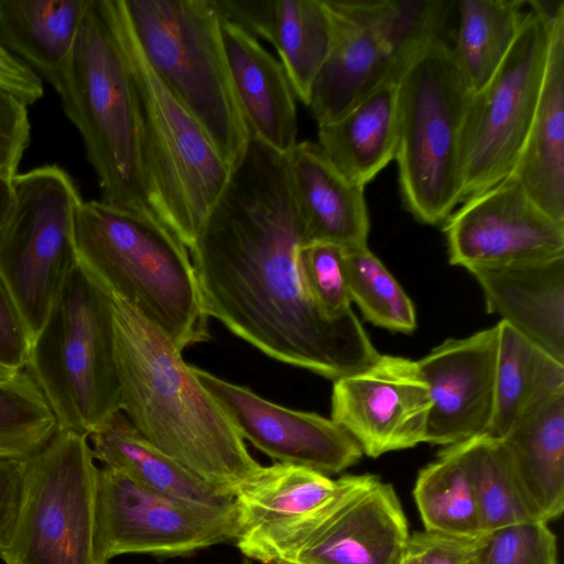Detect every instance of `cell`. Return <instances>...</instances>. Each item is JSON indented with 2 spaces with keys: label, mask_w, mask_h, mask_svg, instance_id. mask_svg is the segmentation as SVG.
Instances as JSON below:
<instances>
[{
  "label": "cell",
  "mask_w": 564,
  "mask_h": 564,
  "mask_svg": "<svg viewBox=\"0 0 564 564\" xmlns=\"http://www.w3.org/2000/svg\"><path fill=\"white\" fill-rule=\"evenodd\" d=\"M303 246L285 155L251 135L189 249L205 312L264 355L335 381L380 354L355 313L334 321L315 305Z\"/></svg>",
  "instance_id": "obj_1"
},
{
  "label": "cell",
  "mask_w": 564,
  "mask_h": 564,
  "mask_svg": "<svg viewBox=\"0 0 564 564\" xmlns=\"http://www.w3.org/2000/svg\"><path fill=\"white\" fill-rule=\"evenodd\" d=\"M109 297L122 413L151 444L235 496L262 465L182 351L124 301Z\"/></svg>",
  "instance_id": "obj_2"
},
{
  "label": "cell",
  "mask_w": 564,
  "mask_h": 564,
  "mask_svg": "<svg viewBox=\"0 0 564 564\" xmlns=\"http://www.w3.org/2000/svg\"><path fill=\"white\" fill-rule=\"evenodd\" d=\"M74 246L77 265L180 351L210 338L188 249L153 213L82 200Z\"/></svg>",
  "instance_id": "obj_3"
},
{
  "label": "cell",
  "mask_w": 564,
  "mask_h": 564,
  "mask_svg": "<svg viewBox=\"0 0 564 564\" xmlns=\"http://www.w3.org/2000/svg\"><path fill=\"white\" fill-rule=\"evenodd\" d=\"M127 59L139 104L148 197L155 216L189 250L232 167L145 57L122 0H100Z\"/></svg>",
  "instance_id": "obj_4"
},
{
  "label": "cell",
  "mask_w": 564,
  "mask_h": 564,
  "mask_svg": "<svg viewBox=\"0 0 564 564\" xmlns=\"http://www.w3.org/2000/svg\"><path fill=\"white\" fill-rule=\"evenodd\" d=\"M57 93L66 116L83 138L87 160L98 178L99 200L153 213L143 166L137 93L100 0H93L84 19Z\"/></svg>",
  "instance_id": "obj_5"
},
{
  "label": "cell",
  "mask_w": 564,
  "mask_h": 564,
  "mask_svg": "<svg viewBox=\"0 0 564 564\" xmlns=\"http://www.w3.org/2000/svg\"><path fill=\"white\" fill-rule=\"evenodd\" d=\"M471 89L452 46L437 37L398 80L395 161L402 200L421 223H444L462 203V133Z\"/></svg>",
  "instance_id": "obj_6"
},
{
  "label": "cell",
  "mask_w": 564,
  "mask_h": 564,
  "mask_svg": "<svg viewBox=\"0 0 564 564\" xmlns=\"http://www.w3.org/2000/svg\"><path fill=\"white\" fill-rule=\"evenodd\" d=\"M25 370L58 429L89 435L122 412L110 297L78 265L33 339Z\"/></svg>",
  "instance_id": "obj_7"
},
{
  "label": "cell",
  "mask_w": 564,
  "mask_h": 564,
  "mask_svg": "<svg viewBox=\"0 0 564 564\" xmlns=\"http://www.w3.org/2000/svg\"><path fill=\"white\" fill-rule=\"evenodd\" d=\"M150 65L234 167L251 138L214 0H122Z\"/></svg>",
  "instance_id": "obj_8"
},
{
  "label": "cell",
  "mask_w": 564,
  "mask_h": 564,
  "mask_svg": "<svg viewBox=\"0 0 564 564\" xmlns=\"http://www.w3.org/2000/svg\"><path fill=\"white\" fill-rule=\"evenodd\" d=\"M95 460L88 435L65 429L25 459L17 514L0 546L4 564H109Z\"/></svg>",
  "instance_id": "obj_9"
},
{
  "label": "cell",
  "mask_w": 564,
  "mask_h": 564,
  "mask_svg": "<svg viewBox=\"0 0 564 564\" xmlns=\"http://www.w3.org/2000/svg\"><path fill=\"white\" fill-rule=\"evenodd\" d=\"M332 28L327 56L311 89L318 124L329 122L380 83L399 77L411 57L441 37L445 0H325Z\"/></svg>",
  "instance_id": "obj_10"
},
{
  "label": "cell",
  "mask_w": 564,
  "mask_h": 564,
  "mask_svg": "<svg viewBox=\"0 0 564 564\" xmlns=\"http://www.w3.org/2000/svg\"><path fill=\"white\" fill-rule=\"evenodd\" d=\"M12 188L0 230V275L33 341L77 265L74 216L83 199L56 164L18 173Z\"/></svg>",
  "instance_id": "obj_11"
},
{
  "label": "cell",
  "mask_w": 564,
  "mask_h": 564,
  "mask_svg": "<svg viewBox=\"0 0 564 564\" xmlns=\"http://www.w3.org/2000/svg\"><path fill=\"white\" fill-rule=\"evenodd\" d=\"M502 63L471 94L462 133V202L508 176L531 126L545 73L551 25L564 0L527 1Z\"/></svg>",
  "instance_id": "obj_12"
},
{
  "label": "cell",
  "mask_w": 564,
  "mask_h": 564,
  "mask_svg": "<svg viewBox=\"0 0 564 564\" xmlns=\"http://www.w3.org/2000/svg\"><path fill=\"white\" fill-rule=\"evenodd\" d=\"M343 479L333 501L283 544L272 562L400 564L410 533L393 487L368 474Z\"/></svg>",
  "instance_id": "obj_13"
},
{
  "label": "cell",
  "mask_w": 564,
  "mask_h": 564,
  "mask_svg": "<svg viewBox=\"0 0 564 564\" xmlns=\"http://www.w3.org/2000/svg\"><path fill=\"white\" fill-rule=\"evenodd\" d=\"M99 524L106 556L130 553L178 556L235 542L236 513H223L153 491L104 466Z\"/></svg>",
  "instance_id": "obj_14"
},
{
  "label": "cell",
  "mask_w": 564,
  "mask_h": 564,
  "mask_svg": "<svg viewBox=\"0 0 564 564\" xmlns=\"http://www.w3.org/2000/svg\"><path fill=\"white\" fill-rule=\"evenodd\" d=\"M443 230L449 262L467 270L564 254V224L538 207L512 173L466 198Z\"/></svg>",
  "instance_id": "obj_15"
},
{
  "label": "cell",
  "mask_w": 564,
  "mask_h": 564,
  "mask_svg": "<svg viewBox=\"0 0 564 564\" xmlns=\"http://www.w3.org/2000/svg\"><path fill=\"white\" fill-rule=\"evenodd\" d=\"M431 399L416 361L380 355L334 381L332 420L378 457L425 441Z\"/></svg>",
  "instance_id": "obj_16"
},
{
  "label": "cell",
  "mask_w": 564,
  "mask_h": 564,
  "mask_svg": "<svg viewBox=\"0 0 564 564\" xmlns=\"http://www.w3.org/2000/svg\"><path fill=\"white\" fill-rule=\"evenodd\" d=\"M243 438L278 463L325 475L340 473L362 456L359 444L332 419L275 404L251 389L193 367Z\"/></svg>",
  "instance_id": "obj_17"
},
{
  "label": "cell",
  "mask_w": 564,
  "mask_h": 564,
  "mask_svg": "<svg viewBox=\"0 0 564 564\" xmlns=\"http://www.w3.org/2000/svg\"><path fill=\"white\" fill-rule=\"evenodd\" d=\"M497 325L446 339L416 361L431 399L425 443L457 445L484 436L495 395Z\"/></svg>",
  "instance_id": "obj_18"
},
{
  "label": "cell",
  "mask_w": 564,
  "mask_h": 564,
  "mask_svg": "<svg viewBox=\"0 0 564 564\" xmlns=\"http://www.w3.org/2000/svg\"><path fill=\"white\" fill-rule=\"evenodd\" d=\"M317 470L274 463L235 492L236 546L246 558L269 564L276 551L323 511L343 487Z\"/></svg>",
  "instance_id": "obj_19"
},
{
  "label": "cell",
  "mask_w": 564,
  "mask_h": 564,
  "mask_svg": "<svg viewBox=\"0 0 564 564\" xmlns=\"http://www.w3.org/2000/svg\"><path fill=\"white\" fill-rule=\"evenodd\" d=\"M468 271L489 313L564 364V254Z\"/></svg>",
  "instance_id": "obj_20"
},
{
  "label": "cell",
  "mask_w": 564,
  "mask_h": 564,
  "mask_svg": "<svg viewBox=\"0 0 564 564\" xmlns=\"http://www.w3.org/2000/svg\"><path fill=\"white\" fill-rule=\"evenodd\" d=\"M219 17L278 52L294 95L308 105L327 56L332 28L325 0H214Z\"/></svg>",
  "instance_id": "obj_21"
},
{
  "label": "cell",
  "mask_w": 564,
  "mask_h": 564,
  "mask_svg": "<svg viewBox=\"0 0 564 564\" xmlns=\"http://www.w3.org/2000/svg\"><path fill=\"white\" fill-rule=\"evenodd\" d=\"M284 155L305 245L330 242L345 249L367 246L370 224L365 188L345 177L317 143L296 142Z\"/></svg>",
  "instance_id": "obj_22"
},
{
  "label": "cell",
  "mask_w": 564,
  "mask_h": 564,
  "mask_svg": "<svg viewBox=\"0 0 564 564\" xmlns=\"http://www.w3.org/2000/svg\"><path fill=\"white\" fill-rule=\"evenodd\" d=\"M220 35L251 135L286 153L296 144L297 115L296 97L282 64L254 36L223 18Z\"/></svg>",
  "instance_id": "obj_23"
},
{
  "label": "cell",
  "mask_w": 564,
  "mask_h": 564,
  "mask_svg": "<svg viewBox=\"0 0 564 564\" xmlns=\"http://www.w3.org/2000/svg\"><path fill=\"white\" fill-rule=\"evenodd\" d=\"M511 173L538 207L564 224V9L552 21L539 101Z\"/></svg>",
  "instance_id": "obj_24"
},
{
  "label": "cell",
  "mask_w": 564,
  "mask_h": 564,
  "mask_svg": "<svg viewBox=\"0 0 564 564\" xmlns=\"http://www.w3.org/2000/svg\"><path fill=\"white\" fill-rule=\"evenodd\" d=\"M399 77L383 80L339 117L318 124L317 145L325 158L362 188L395 159Z\"/></svg>",
  "instance_id": "obj_25"
},
{
  "label": "cell",
  "mask_w": 564,
  "mask_h": 564,
  "mask_svg": "<svg viewBox=\"0 0 564 564\" xmlns=\"http://www.w3.org/2000/svg\"><path fill=\"white\" fill-rule=\"evenodd\" d=\"M96 459L140 485L223 513H236L235 496L191 471L151 444L119 412L88 435Z\"/></svg>",
  "instance_id": "obj_26"
},
{
  "label": "cell",
  "mask_w": 564,
  "mask_h": 564,
  "mask_svg": "<svg viewBox=\"0 0 564 564\" xmlns=\"http://www.w3.org/2000/svg\"><path fill=\"white\" fill-rule=\"evenodd\" d=\"M497 442L534 518L545 522L558 518L564 510V394Z\"/></svg>",
  "instance_id": "obj_27"
},
{
  "label": "cell",
  "mask_w": 564,
  "mask_h": 564,
  "mask_svg": "<svg viewBox=\"0 0 564 564\" xmlns=\"http://www.w3.org/2000/svg\"><path fill=\"white\" fill-rule=\"evenodd\" d=\"M93 0H0V43L56 91Z\"/></svg>",
  "instance_id": "obj_28"
},
{
  "label": "cell",
  "mask_w": 564,
  "mask_h": 564,
  "mask_svg": "<svg viewBox=\"0 0 564 564\" xmlns=\"http://www.w3.org/2000/svg\"><path fill=\"white\" fill-rule=\"evenodd\" d=\"M494 408L484 436L500 441L549 401L564 394V364L500 321Z\"/></svg>",
  "instance_id": "obj_29"
},
{
  "label": "cell",
  "mask_w": 564,
  "mask_h": 564,
  "mask_svg": "<svg viewBox=\"0 0 564 564\" xmlns=\"http://www.w3.org/2000/svg\"><path fill=\"white\" fill-rule=\"evenodd\" d=\"M525 1L462 0L458 31L452 46L456 63L471 91L491 78L519 32Z\"/></svg>",
  "instance_id": "obj_30"
},
{
  "label": "cell",
  "mask_w": 564,
  "mask_h": 564,
  "mask_svg": "<svg viewBox=\"0 0 564 564\" xmlns=\"http://www.w3.org/2000/svg\"><path fill=\"white\" fill-rule=\"evenodd\" d=\"M413 494L424 530L458 538L486 535L470 476L454 446L419 473Z\"/></svg>",
  "instance_id": "obj_31"
},
{
  "label": "cell",
  "mask_w": 564,
  "mask_h": 564,
  "mask_svg": "<svg viewBox=\"0 0 564 564\" xmlns=\"http://www.w3.org/2000/svg\"><path fill=\"white\" fill-rule=\"evenodd\" d=\"M453 446L470 476L484 534L539 520L523 501L497 441L480 436Z\"/></svg>",
  "instance_id": "obj_32"
},
{
  "label": "cell",
  "mask_w": 564,
  "mask_h": 564,
  "mask_svg": "<svg viewBox=\"0 0 564 564\" xmlns=\"http://www.w3.org/2000/svg\"><path fill=\"white\" fill-rule=\"evenodd\" d=\"M345 268L350 300L367 321L392 332L416 328L412 301L367 246L345 249Z\"/></svg>",
  "instance_id": "obj_33"
},
{
  "label": "cell",
  "mask_w": 564,
  "mask_h": 564,
  "mask_svg": "<svg viewBox=\"0 0 564 564\" xmlns=\"http://www.w3.org/2000/svg\"><path fill=\"white\" fill-rule=\"evenodd\" d=\"M57 430L52 409L26 370L0 383V457L26 459Z\"/></svg>",
  "instance_id": "obj_34"
},
{
  "label": "cell",
  "mask_w": 564,
  "mask_h": 564,
  "mask_svg": "<svg viewBox=\"0 0 564 564\" xmlns=\"http://www.w3.org/2000/svg\"><path fill=\"white\" fill-rule=\"evenodd\" d=\"M301 264L308 292L329 319L351 315L347 285L345 248L330 242H312L301 250Z\"/></svg>",
  "instance_id": "obj_35"
},
{
  "label": "cell",
  "mask_w": 564,
  "mask_h": 564,
  "mask_svg": "<svg viewBox=\"0 0 564 564\" xmlns=\"http://www.w3.org/2000/svg\"><path fill=\"white\" fill-rule=\"evenodd\" d=\"M482 564H558L556 536L547 522L530 520L487 534Z\"/></svg>",
  "instance_id": "obj_36"
},
{
  "label": "cell",
  "mask_w": 564,
  "mask_h": 564,
  "mask_svg": "<svg viewBox=\"0 0 564 564\" xmlns=\"http://www.w3.org/2000/svg\"><path fill=\"white\" fill-rule=\"evenodd\" d=\"M486 538L415 532L409 535L400 564H468L480 553Z\"/></svg>",
  "instance_id": "obj_37"
},
{
  "label": "cell",
  "mask_w": 564,
  "mask_h": 564,
  "mask_svg": "<svg viewBox=\"0 0 564 564\" xmlns=\"http://www.w3.org/2000/svg\"><path fill=\"white\" fill-rule=\"evenodd\" d=\"M30 142L28 105L0 87V175L13 180Z\"/></svg>",
  "instance_id": "obj_38"
},
{
  "label": "cell",
  "mask_w": 564,
  "mask_h": 564,
  "mask_svg": "<svg viewBox=\"0 0 564 564\" xmlns=\"http://www.w3.org/2000/svg\"><path fill=\"white\" fill-rule=\"evenodd\" d=\"M31 345L23 318L0 275V362L25 370Z\"/></svg>",
  "instance_id": "obj_39"
},
{
  "label": "cell",
  "mask_w": 564,
  "mask_h": 564,
  "mask_svg": "<svg viewBox=\"0 0 564 564\" xmlns=\"http://www.w3.org/2000/svg\"><path fill=\"white\" fill-rule=\"evenodd\" d=\"M0 87L28 106L43 96L42 79L0 43Z\"/></svg>",
  "instance_id": "obj_40"
},
{
  "label": "cell",
  "mask_w": 564,
  "mask_h": 564,
  "mask_svg": "<svg viewBox=\"0 0 564 564\" xmlns=\"http://www.w3.org/2000/svg\"><path fill=\"white\" fill-rule=\"evenodd\" d=\"M25 459L0 457V546L12 528L22 490Z\"/></svg>",
  "instance_id": "obj_41"
},
{
  "label": "cell",
  "mask_w": 564,
  "mask_h": 564,
  "mask_svg": "<svg viewBox=\"0 0 564 564\" xmlns=\"http://www.w3.org/2000/svg\"><path fill=\"white\" fill-rule=\"evenodd\" d=\"M12 203V181L0 175V230L7 220Z\"/></svg>",
  "instance_id": "obj_42"
},
{
  "label": "cell",
  "mask_w": 564,
  "mask_h": 564,
  "mask_svg": "<svg viewBox=\"0 0 564 564\" xmlns=\"http://www.w3.org/2000/svg\"><path fill=\"white\" fill-rule=\"evenodd\" d=\"M20 371L0 362V383L12 380Z\"/></svg>",
  "instance_id": "obj_43"
},
{
  "label": "cell",
  "mask_w": 564,
  "mask_h": 564,
  "mask_svg": "<svg viewBox=\"0 0 564 564\" xmlns=\"http://www.w3.org/2000/svg\"><path fill=\"white\" fill-rule=\"evenodd\" d=\"M468 564H482L481 561H480L479 554L471 562H469Z\"/></svg>",
  "instance_id": "obj_44"
},
{
  "label": "cell",
  "mask_w": 564,
  "mask_h": 564,
  "mask_svg": "<svg viewBox=\"0 0 564 564\" xmlns=\"http://www.w3.org/2000/svg\"><path fill=\"white\" fill-rule=\"evenodd\" d=\"M242 564H252V563H251V560L246 558Z\"/></svg>",
  "instance_id": "obj_45"
},
{
  "label": "cell",
  "mask_w": 564,
  "mask_h": 564,
  "mask_svg": "<svg viewBox=\"0 0 564 564\" xmlns=\"http://www.w3.org/2000/svg\"><path fill=\"white\" fill-rule=\"evenodd\" d=\"M269 564H286V563L274 561V562H271Z\"/></svg>",
  "instance_id": "obj_46"
}]
</instances>
